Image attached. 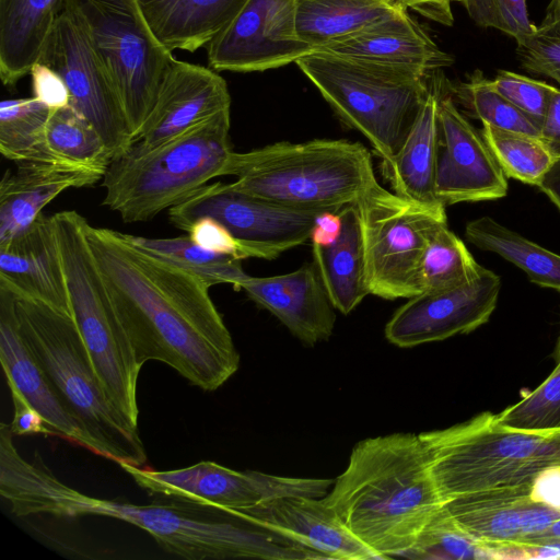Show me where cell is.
<instances>
[{"mask_svg":"<svg viewBox=\"0 0 560 560\" xmlns=\"http://www.w3.org/2000/svg\"><path fill=\"white\" fill-rule=\"evenodd\" d=\"M215 71L257 72L280 68L314 52L296 31V0H247L207 46Z\"/></svg>","mask_w":560,"mask_h":560,"instance_id":"cell-15","label":"cell"},{"mask_svg":"<svg viewBox=\"0 0 560 560\" xmlns=\"http://www.w3.org/2000/svg\"><path fill=\"white\" fill-rule=\"evenodd\" d=\"M411 559H490L488 548L465 532L445 505L424 527L404 556Z\"/></svg>","mask_w":560,"mask_h":560,"instance_id":"cell-38","label":"cell"},{"mask_svg":"<svg viewBox=\"0 0 560 560\" xmlns=\"http://www.w3.org/2000/svg\"><path fill=\"white\" fill-rule=\"evenodd\" d=\"M452 1L454 0H398L407 10L411 9L428 20L445 26H452L454 23Z\"/></svg>","mask_w":560,"mask_h":560,"instance_id":"cell-47","label":"cell"},{"mask_svg":"<svg viewBox=\"0 0 560 560\" xmlns=\"http://www.w3.org/2000/svg\"><path fill=\"white\" fill-rule=\"evenodd\" d=\"M51 109L34 96L0 104V152L13 162L59 163L48 151L45 127ZM62 164V163H61Z\"/></svg>","mask_w":560,"mask_h":560,"instance_id":"cell-33","label":"cell"},{"mask_svg":"<svg viewBox=\"0 0 560 560\" xmlns=\"http://www.w3.org/2000/svg\"><path fill=\"white\" fill-rule=\"evenodd\" d=\"M237 290H243L253 302L269 311L306 345L327 340L332 334L336 308L314 261L284 275H247Z\"/></svg>","mask_w":560,"mask_h":560,"instance_id":"cell-21","label":"cell"},{"mask_svg":"<svg viewBox=\"0 0 560 560\" xmlns=\"http://www.w3.org/2000/svg\"><path fill=\"white\" fill-rule=\"evenodd\" d=\"M0 284L15 295L44 303L71 315L66 276L51 215L46 217L42 213L24 232L0 242Z\"/></svg>","mask_w":560,"mask_h":560,"instance_id":"cell-23","label":"cell"},{"mask_svg":"<svg viewBox=\"0 0 560 560\" xmlns=\"http://www.w3.org/2000/svg\"><path fill=\"white\" fill-rule=\"evenodd\" d=\"M526 546H560V518L534 537Z\"/></svg>","mask_w":560,"mask_h":560,"instance_id":"cell-51","label":"cell"},{"mask_svg":"<svg viewBox=\"0 0 560 560\" xmlns=\"http://www.w3.org/2000/svg\"><path fill=\"white\" fill-rule=\"evenodd\" d=\"M230 107L229 88L218 71L174 58L156 102L129 150L147 152Z\"/></svg>","mask_w":560,"mask_h":560,"instance_id":"cell-19","label":"cell"},{"mask_svg":"<svg viewBox=\"0 0 560 560\" xmlns=\"http://www.w3.org/2000/svg\"><path fill=\"white\" fill-rule=\"evenodd\" d=\"M481 27L499 30L516 43L537 32L530 21L526 0H455Z\"/></svg>","mask_w":560,"mask_h":560,"instance_id":"cell-40","label":"cell"},{"mask_svg":"<svg viewBox=\"0 0 560 560\" xmlns=\"http://www.w3.org/2000/svg\"><path fill=\"white\" fill-rule=\"evenodd\" d=\"M555 361H556V365L560 364V336H559V339H558V342H557V346L555 349Z\"/></svg>","mask_w":560,"mask_h":560,"instance_id":"cell-52","label":"cell"},{"mask_svg":"<svg viewBox=\"0 0 560 560\" xmlns=\"http://www.w3.org/2000/svg\"><path fill=\"white\" fill-rule=\"evenodd\" d=\"M448 83L441 71L429 79L421 110L404 145L389 166L383 170L393 192L424 208L445 212L435 194L439 154V104Z\"/></svg>","mask_w":560,"mask_h":560,"instance_id":"cell-25","label":"cell"},{"mask_svg":"<svg viewBox=\"0 0 560 560\" xmlns=\"http://www.w3.org/2000/svg\"><path fill=\"white\" fill-rule=\"evenodd\" d=\"M40 62L65 81L70 105L100 132L113 160L133 144L120 98L77 16L61 13L40 55Z\"/></svg>","mask_w":560,"mask_h":560,"instance_id":"cell-14","label":"cell"},{"mask_svg":"<svg viewBox=\"0 0 560 560\" xmlns=\"http://www.w3.org/2000/svg\"><path fill=\"white\" fill-rule=\"evenodd\" d=\"M537 188L560 210V158H556Z\"/></svg>","mask_w":560,"mask_h":560,"instance_id":"cell-49","label":"cell"},{"mask_svg":"<svg viewBox=\"0 0 560 560\" xmlns=\"http://www.w3.org/2000/svg\"><path fill=\"white\" fill-rule=\"evenodd\" d=\"M465 237L479 249L495 253L522 269L533 283L560 291V255L490 217L469 221L465 226Z\"/></svg>","mask_w":560,"mask_h":560,"instance_id":"cell-31","label":"cell"},{"mask_svg":"<svg viewBox=\"0 0 560 560\" xmlns=\"http://www.w3.org/2000/svg\"><path fill=\"white\" fill-rule=\"evenodd\" d=\"M119 466L139 487L151 493L228 514L278 498H323L334 483L332 479L237 471L211 460L173 470H154L126 463Z\"/></svg>","mask_w":560,"mask_h":560,"instance_id":"cell-12","label":"cell"},{"mask_svg":"<svg viewBox=\"0 0 560 560\" xmlns=\"http://www.w3.org/2000/svg\"><path fill=\"white\" fill-rule=\"evenodd\" d=\"M464 242L447 223L432 234L420 265L421 293H432L462 287L482 270Z\"/></svg>","mask_w":560,"mask_h":560,"instance_id":"cell-35","label":"cell"},{"mask_svg":"<svg viewBox=\"0 0 560 560\" xmlns=\"http://www.w3.org/2000/svg\"><path fill=\"white\" fill-rule=\"evenodd\" d=\"M230 127L225 109L147 152L128 150L102 178L103 205L124 222L136 223L183 202L210 179L224 176L234 152Z\"/></svg>","mask_w":560,"mask_h":560,"instance_id":"cell-6","label":"cell"},{"mask_svg":"<svg viewBox=\"0 0 560 560\" xmlns=\"http://www.w3.org/2000/svg\"><path fill=\"white\" fill-rule=\"evenodd\" d=\"M45 142L59 163L103 176L113 161L100 132L71 105L50 112L45 127Z\"/></svg>","mask_w":560,"mask_h":560,"instance_id":"cell-32","label":"cell"},{"mask_svg":"<svg viewBox=\"0 0 560 560\" xmlns=\"http://www.w3.org/2000/svg\"><path fill=\"white\" fill-rule=\"evenodd\" d=\"M405 11L398 0H296V31L318 51Z\"/></svg>","mask_w":560,"mask_h":560,"instance_id":"cell-30","label":"cell"},{"mask_svg":"<svg viewBox=\"0 0 560 560\" xmlns=\"http://www.w3.org/2000/svg\"><path fill=\"white\" fill-rule=\"evenodd\" d=\"M85 236L138 362L160 361L212 392L240 354L207 282L133 244L126 233L85 223Z\"/></svg>","mask_w":560,"mask_h":560,"instance_id":"cell-1","label":"cell"},{"mask_svg":"<svg viewBox=\"0 0 560 560\" xmlns=\"http://www.w3.org/2000/svg\"><path fill=\"white\" fill-rule=\"evenodd\" d=\"M225 175L237 191L301 210L339 211L380 191L371 153L359 142L314 139L233 152Z\"/></svg>","mask_w":560,"mask_h":560,"instance_id":"cell-4","label":"cell"},{"mask_svg":"<svg viewBox=\"0 0 560 560\" xmlns=\"http://www.w3.org/2000/svg\"><path fill=\"white\" fill-rule=\"evenodd\" d=\"M370 294L385 300L421 293L420 265L446 212L407 201L383 188L357 205Z\"/></svg>","mask_w":560,"mask_h":560,"instance_id":"cell-11","label":"cell"},{"mask_svg":"<svg viewBox=\"0 0 560 560\" xmlns=\"http://www.w3.org/2000/svg\"><path fill=\"white\" fill-rule=\"evenodd\" d=\"M323 500L381 559L404 557L444 506L420 434L369 438Z\"/></svg>","mask_w":560,"mask_h":560,"instance_id":"cell-3","label":"cell"},{"mask_svg":"<svg viewBox=\"0 0 560 560\" xmlns=\"http://www.w3.org/2000/svg\"><path fill=\"white\" fill-rule=\"evenodd\" d=\"M500 289V277L483 267L462 287L415 295L387 322L385 337L399 348H411L468 334L489 320Z\"/></svg>","mask_w":560,"mask_h":560,"instance_id":"cell-17","label":"cell"},{"mask_svg":"<svg viewBox=\"0 0 560 560\" xmlns=\"http://www.w3.org/2000/svg\"><path fill=\"white\" fill-rule=\"evenodd\" d=\"M339 211H324L317 215L311 235L313 245H328L337 238L341 230Z\"/></svg>","mask_w":560,"mask_h":560,"instance_id":"cell-48","label":"cell"},{"mask_svg":"<svg viewBox=\"0 0 560 560\" xmlns=\"http://www.w3.org/2000/svg\"><path fill=\"white\" fill-rule=\"evenodd\" d=\"M339 212V235L328 245H313V261L332 305L347 315L370 294V290L359 209L357 205H348Z\"/></svg>","mask_w":560,"mask_h":560,"instance_id":"cell-29","label":"cell"},{"mask_svg":"<svg viewBox=\"0 0 560 560\" xmlns=\"http://www.w3.org/2000/svg\"><path fill=\"white\" fill-rule=\"evenodd\" d=\"M187 234L196 244L206 249L247 259L238 241L213 218H199L188 228Z\"/></svg>","mask_w":560,"mask_h":560,"instance_id":"cell-43","label":"cell"},{"mask_svg":"<svg viewBox=\"0 0 560 560\" xmlns=\"http://www.w3.org/2000/svg\"><path fill=\"white\" fill-rule=\"evenodd\" d=\"M102 178L100 173L61 163L23 162L14 172L7 170L0 183V242L28 229L65 190Z\"/></svg>","mask_w":560,"mask_h":560,"instance_id":"cell-26","label":"cell"},{"mask_svg":"<svg viewBox=\"0 0 560 560\" xmlns=\"http://www.w3.org/2000/svg\"><path fill=\"white\" fill-rule=\"evenodd\" d=\"M439 130L435 194L445 208L506 196L505 174L481 131L458 109L450 85L439 104Z\"/></svg>","mask_w":560,"mask_h":560,"instance_id":"cell-16","label":"cell"},{"mask_svg":"<svg viewBox=\"0 0 560 560\" xmlns=\"http://www.w3.org/2000/svg\"><path fill=\"white\" fill-rule=\"evenodd\" d=\"M540 140L553 159L560 158V90L552 93L540 127Z\"/></svg>","mask_w":560,"mask_h":560,"instance_id":"cell-46","label":"cell"},{"mask_svg":"<svg viewBox=\"0 0 560 560\" xmlns=\"http://www.w3.org/2000/svg\"><path fill=\"white\" fill-rule=\"evenodd\" d=\"M62 259L71 315L115 407L138 425L142 365L117 316L85 236L86 219L74 210L51 215Z\"/></svg>","mask_w":560,"mask_h":560,"instance_id":"cell-9","label":"cell"},{"mask_svg":"<svg viewBox=\"0 0 560 560\" xmlns=\"http://www.w3.org/2000/svg\"><path fill=\"white\" fill-rule=\"evenodd\" d=\"M14 296L25 343L63 406L98 444L102 456L118 465L143 466L147 452L138 425L110 400L73 317Z\"/></svg>","mask_w":560,"mask_h":560,"instance_id":"cell-5","label":"cell"},{"mask_svg":"<svg viewBox=\"0 0 560 560\" xmlns=\"http://www.w3.org/2000/svg\"><path fill=\"white\" fill-rule=\"evenodd\" d=\"M481 135L506 177L537 187L553 162L540 139L482 125Z\"/></svg>","mask_w":560,"mask_h":560,"instance_id":"cell-37","label":"cell"},{"mask_svg":"<svg viewBox=\"0 0 560 560\" xmlns=\"http://www.w3.org/2000/svg\"><path fill=\"white\" fill-rule=\"evenodd\" d=\"M33 96L51 110L70 105V94L61 77L38 61L31 69Z\"/></svg>","mask_w":560,"mask_h":560,"instance_id":"cell-44","label":"cell"},{"mask_svg":"<svg viewBox=\"0 0 560 560\" xmlns=\"http://www.w3.org/2000/svg\"><path fill=\"white\" fill-rule=\"evenodd\" d=\"M497 423L528 432L560 431V364L534 390L494 415Z\"/></svg>","mask_w":560,"mask_h":560,"instance_id":"cell-39","label":"cell"},{"mask_svg":"<svg viewBox=\"0 0 560 560\" xmlns=\"http://www.w3.org/2000/svg\"><path fill=\"white\" fill-rule=\"evenodd\" d=\"M0 361L8 386L14 387L45 419L54 435L102 456L98 444L68 411L21 334L15 296L0 284Z\"/></svg>","mask_w":560,"mask_h":560,"instance_id":"cell-20","label":"cell"},{"mask_svg":"<svg viewBox=\"0 0 560 560\" xmlns=\"http://www.w3.org/2000/svg\"><path fill=\"white\" fill-rule=\"evenodd\" d=\"M521 67L533 74L546 75L560 84V37L538 31L516 43Z\"/></svg>","mask_w":560,"mask_h":560,"instance_id":"cell-42","label":"cell"},{"mask_svg":"<svg viewBox=\"0 0 560 560\" xmlns=\"http://www.w3.org/2000/svg\"><path fill=\"white\" fill-rule=\"evenodd\" d=\"M155 37L171 51L206 47L247 0H137Z\"/></svg>","mask_w":560,"mask_h":560,"instance_id":"cell-28","label":"cell"},{"mask_svg":"<svg viewBox=\"0 0 560 560\" xmlns=\"http://www.w3.org/2000/svg\"><path fill=\"white\" fill-rule=\"evenodd\" d=\"M68 0H0V78L13 86L38 62Z\"/></svg>","mask_w":560,"mask_h":560,"instance_id":"cell-27","label":"cell"},{"mask_svg":"<svg viewBox=\"0 0 560 560\" xmlns=\"http://www.w3.org/2000/svg\"><path fill=\"white\" fill-rule=\"evenodd\" d=\"M232 515L278 532L322 559H381L350 532L323 498H278Z\"/></svg>","mask_w":560,"mask_h":560,"instance_id":"cell-22","label":"cell"},{"mask_svg":"<svg viewBox=\"0 0 560 560\" xmlns=\"http://www.w3.org/2000/svg\"><path fill=\"white\" fill-rule=\"evenodd\" d=\"M537 31L545 35L560 37V0H550L545 18Z\"/></svg>","mask_w":560,"mask_h":560,"instance_id":"cell-50","label":"cell"},{"mask_svg":"<svg viewBox=\"0 0 560 560\" xmlns=\"http://www.w3.org/2000/svg\"><path fill=\"white\" fill-rule=\"evenodd\" d=\"M444 505L465 532L486 545L526 546L560 518V510L542 501L529 480L459 495Z\"/></svg>","mask_w":560,"mask_h":560,"instance_id":"cell-18","label":"cell"},{"mask_svg":"<svg viewBox=\"0 0 560 560\" xmlns=\"http://www.w3.org/2000/svg\"><path fill=\"white\" fill-rule=\"evenodd\" d=\"M420 436L444 502L525 482L542 469L560 465V431L503 427L490 412Z\"/></svg>","mask_w":560,"mask_h":560,"instance_id":"cell-8","label":"cell"},{"mask_svg":"<svg viewBox=\"0 0 560 560\" xmlns=\"http://www.w3.org/2000/svg\"><path fill=\"white\" fill-rule=\"evenodd\" d=\"M491 88L504 98L536 120L540 127L550 97L557 88L545 81L535 80L509 71L498 70L490 80Z\"/></svg>","mask_w":560,"mask_h":560,"instance_id":"cell-41","label":"cell"},{"mask_svg":"<svg viewBox=\"0 0 560 560\" xmlns=\"http://www.w3.org/2000/svg\"><path fill=\"white\" fill-rule=\"evenodd\" d=\"M453 97L466 113L482 125L540 139V125L490 85V79L476 70L467 82L452 88Z\"/></svg>","mask_w":560,"mask_h":560,"instance_id":"cell-36","label":"cell"},{"mask_svg":"<svg viewBox=\"0 0 560 560\" xmlns=\"http://www.w3.org/2000/svg\"><path fill=\"white\" fill-rule=\"evenodd\" d=\"M127 236L137 246L199 277L210 287L226 283L237 290L238 283L247 276L242 268L243 259L206 249L188 234L170 238Z\"/></svg>","mask_w":560,"mask_h":560,"instance_id":"cell-34","label":"cell"},{"mask_svg":"<svg viewBox=\"0 0 560 560\" xmlns=\"http://www.w3.org/2000/svg\"><path fill=\"white\" fill-rule=\"evenodd\" d=\"M324 211L284 207L218 182L170 208L168 220L187 232L199 218H213L238 241L247 258L271 260L311 240L315 220Z\"/></svg>","mask_w":560,"mask_h":560,"instance_id":"cell-13","label":"cell"},{"mask_svg":"<svg viewBox=\"0 0 560 560\" xmlns=\"http://www.w3.org/2000/svg\"><path fill=\"white\" fill-rule=\"evenodd\" d=\"M318 51L430 77L454 58L442 50L408 11Z\"/></svg>","mask_w":560,"mask_h":560,"instance_id":"cell-24","label":"cell"},{"mask_svg":"<svg viewBox=\"0 0 560 560\" xmlns=\"http://www.w3.org/2000/svg\"><path fill=\"white\" fill-rule=\"evenodd\" d=\"M13 401V420L10 423L13 435L50 434L54 432L47 425L43 416L31 406L25 398L12 386H8Z\"/></svg>","mask_w":560,"mask_h":560,"instance_id":"cell-45","label":"cell"},{"mask_svg":"<svg viewBox=\"0 0 560 560\" xmlns=\"http://www.w3.org/2000/svg\"><path fill=\"white\" fill-rule=\"evenodd\" d=\"M295 63L339 119L369 140L383 170L389 166L418 118L431 75L326 51Z\"/></svg>","mask_w":560,"mask_h":560,"instance_id":"cell-7","label":"cell"},{"mask_svg":"<svg viewBox=\"0 0 560 560\" xmlns=\"http://www.w3.org/2000/svg\"><path fill=\"white\" fill-rule=\"evenodd\" d=\"M66 8L82 24L109 74L136 143L173 51L155 37L137 0H68Z\"/></svg>","mask_w":560,"mask_h":560,"instance_id":"cell-10","label":"cell"},{"mask_svg":"<svg viewBox=\"0 0 560 560\" xmlns=\"http://www.w3.org/2000/svg\"><path fill=\"white\" fill-rule=\"evenodd\" d=\"M10 424L0 425V494L18 516L97 515L148 532L165 551L189 560H308L319 555L255 522L229 514L209 520L176 505H138L90 497L60 481L40 460L25 459Z\"/></svg>","mask_w":560,"mask_h":560,"instance_id":"cell-2","label":"cell"}]
</instances>
